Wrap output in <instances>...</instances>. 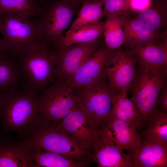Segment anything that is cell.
<instances>
[{
  "label": "cell",
  "mask_w": 167,
  "mask_h": 167,
  "mask_svg": "<svg viewBox=\"0 0 167 167\" xmlns=\"http://www.w3.org/2000/svg\"><path fill=\"white\" fill-rule=\"evenodd\" d=\"M130 152L134 167H167V143L141 139Z\"/></svg>",
  "instance_id": "2e32d148"
},
{
  "label": "cell",
  "mask_w": 167,
  "mask_h": 167,
  "mask_svg": "<svg viewBox=\"0 0 167 167\" xmlns=\"http://www.w3.org/2000/svg\"><path fill=\"white\" fill-rule=\"evenodd\" d=\"M80 2L82 5L84 3L87 2H89L95 0H77Z\"/></svg>",
  "instance_id": "1f68e13d"
},
{
  "label": "cell",
  "mask_w": 167,
  "mask_h": 167,
  "mask_svg": "<svg viewBox=\"0 0 167 167\" xmlns=\"http://www.w3.org/2000/svg\"><path fill=\"white\" fill-rule=\"evenodd\" d=\"M7 54H9L7 53L2 39L0 36V57Z\"/></svg>",
  "instance_id": "4dcf8cb0"
},
{
  "label": "cell",
  "mask_w": 167,
  "mask_h": 167,
  "mask_svg": "<svg viewBox=\"0 0 167 167\" xmlns=\"http://www.w3.org/2000/svg\"><path fill=\"white\" fill-rule=\"evenodd\" d=\"M0 33L12 56L30 45L43 43L39 20L34 17L0 14Z\"/></svg>",
  "instance_id": "5b68a950"
},
{
  "label": "cell",
  "mask_w": 167,
  "mask_h": 167,
  "mask_svg": "<svg viewBox=\"0 0 167 167\" xmlns=\"http://www.w3.org/2000/svg\"><path fill=\"white\" fill-rule=\"evenodd\" d=\"M103 16L113 15H124L131 11L130 0H103Z\"/></svg>",
  "instance_id": "83f0119b"
},
{
  "label": "cell",
  "mask_w": 167,
  "mask_h": 167,
  "mask_svg": "<svg viewBox=\"0 0 167 167\" xmlns=\"http://www.w3.org/2000/svg\"><path fill=\"white\" fill-rule=\"evenodd\" d=\"M71 90L98 129L107 121L112 106L113 94L106 74L89 85Z\"/></svg>",
  "instance_id": "52a82bcc"
},
{
  "label": "cell",
  "mask_w": 167,
  "mask_h": 167,
  "mask_svg": "<svg viewBox=\"0 0 167 167\" xmlns=\"http://www.w3.org/2000/svg\"><path fill=\"white\" fill-rule=\"evenodd\" d=\"M99 129L123 150L130 151L141 140V134L138 133L137 128L119 120L107 121Z\"/></svg>",
  "instance_id": "e0dca14e"
},
{
  "label": "cell",
  "mask_w": 167,
  "mask_h": 167,
  "mask_svg": "<svg viewBox=\"0 0 167 167\" xmlns=\"http://www.w3.org/2000/svg\"><path fill=\"white\" fill-rule=\"evenodd\" d=\"M59 122L42 121L38 127L21 140L30 150L54 152L74 161L87 160L88 153L62 128Z\"/></svg>",
  "instance_id": "3957f363"
},
{
  "label": "cell",
  "mask_w": 167,
  "mask_h": 167,
  "mask_svg": "<svg viewBox=\"0 0 167 167\" xmlns=\"http://www.w3.org/2000/svg\"><path fill=\"white\" fill-rule=\"evenodd\" d=\"M127 94H113L112 108L107 121L119 120L138 129L144 121L135 104L131 99L127 97Z\"/></svg>",
  "instance_id": "d6986e66"
},
{
  "label": "cell",
  "mask_w": 167,
  "mask_h": 167,
  "mask_svg": "<svg viewBox=\"0 0 167 167\" xmlns=\"http://www.w3.org/2000/svg\"><path fill=\"white\" fill-rule=\"evenodd\" d=\"M41 7L39 16L43 43L55 46L82 4L77 0H38Z\"/></svg>",
  "instance_id": "277c9868"
},
{
  "label": "cell",
  "mask_w": 167,
  "mask_h": 167,
  "mask_svg": "<svg viewBox=\"0 0 167 167\" xmlns=\"http://www.w3.org/2000/svg\"><path fill=\"white\" fill-rule=\"evenodd\" d=\"M101 129L97 130L87 160L98 167H134L129 154H126Z\"/></svg>",
  "instance_id": "8fae6325"
},
{
  "label": "cell",
  "mask_w": 167,
  "mask_h": 167,
  "mask_svg": "<svg viewBox=\"0 0 167 167\" xmlns=\"http://www.w3.org/2000/svg\"><path fill=\"white\" fill-rule=\"evenodd\" d=\"M117 52L109 50L103 43L73 74L59 79L71 89L89 85L106 74V70L113 65Z\"/></svg>",
  "instance_id": "9c48e42d"
},
{
  "label": "cell",
  "mask_w": 167,
  "mask_h": 167,
  "mask_svg": "<svg viewBox=\"0 0 167 167\" xmlns=\"http://www.w3.org/2000/svg\"><path fill=\"white\" fill-rule=\"evenodd\" d=\"M20 87L18 71L13 56L0 57V93Z\"/></svg>",
  "instance_id": "484cf974"
},
{
  "label": "cell",
  "mask_w": 167,
  "mask_h": 167,
  "mask_svg": "<svg viewBox=\"0 0 167 167\" xmlns=\"http://www.w3.org/2000/svg\"><path fill=\"white\" fill-rule=\"evenodd\" d=\"M103 0H95L84 3L65 35L71 34L83 28L97 23L103 17Z\"/></svg>",
  "instance_id": "44dd1931"
},
{
  "label": "cell",
  "mask_w": 167,
  "mask_h": 167,
  "mask_svg": "<svg viewBox=\"0 0 167 167\" xmlns=\"http://www.w3.org/2000/svg\"><path fill=\"white\" fill-rule=\"evenodd\" d=\"M103 43L101 37L89 42L68 46H56L51 49L56 64L58 78L73 74Z\"/></svg>",
  "instance_id": "30bf717a"
},
{
  "label": "cell",
  "mask_w": 167,
  "mask_h": 167,
  "mask_svg": "<svg viewBox=\"0 0 167 167\" xmlns=\"http://www.w3.org/2000/svg\"><path fill=\"white\" fill-rule=\"evenodd\" d=\"M105 23V21H99L94 24L79 29L71 34L62 36L54 46H70L96 40L103 35Z\"/></svg>",
  "instance_id": "7402d4cb"
},
{
  "label": "cell",
  "mask_w": 167,
  "mask_h": 167,
  "mask_svg": "<svg viewBox=\"0 0 167 167\" xmlns=\"http://www.w3.org/2000/svg\"><path fill=\"white\" fill-rule=\"evenodd\" d=\"M13 57L20 87L28 92L40 96L58 78L52 51L42 43L30 45Z\"/></svg>",
  "instance_id": "7a4b0ae2"
},
{
  "label": "cell",
  "mask_w": 167,
  "mask_h": 167,
  "mask_svg": "<svg viewBox=\"0 0 167 167\" xmlns=\"http://www.w3.org/2000/svg\"><path fill=\"white\" fill-rule=\"evenodd\" d=\"M124 17V15H113L107 17L103 36L105 45L111 51L117 52L119 50L118 49L123 45Z\"/></svg>",
  "instance_id": "603a6c76"
},
{
  "label": "cell",
  "mask_w": 167,
  "mask_h": 167,
  "mask_svg": "<svg viewBox=\"0 0 167 167\" xmlns=\"http://www.w3.org/2000/svg\"><path fill=\"white\" fill-rule=\"evenodd\" d=\"M167 69L153 70L139 66L130 91L144 122H147L157 109L158 95L167 85Z\"/></svg>",
  "instance_id": "8992f818"
},
{
  "label": "cell",
  "mask_w": 167,
  "mask_h": 167,
  "mask_svg": "<svg viewBox=\"0 0 167 167\" xmlns=\"http://www.w3.org/2000/svg\"><path fill=\"white\" fill-rule=\"evenodd\" d=\"M59 123L62 128L89 154L97 129L89 113L80 101Z\"/></svg>",
  "instance_id": "4fadbf2b"
},
{
  "label": "cell",
  "mask_w": 167,
  "mask_h": 167,
  "mask_svg": "<svg viewBox=\"0 0 167 167\" xmlns=\"http://www.w3.org/2000/svg\"><path fill=\"white\" fill-rule=\"evenodd\" d=\"M40 96L21 87L0 93V134L12 135L22 139L42 122Z\"/></svg>",
  "instance_id": "6da1fadb"
},
{
  "label": "cell",
  "mask_w": 167,
  "mask_h": 167,
  "mask_svg": "<svg viewBox=\"0 0 167 167\" xmlns=\"http://www.w3.org/2000/svg\"><path fill=\"white\" fill-rule=\"evenodd\" d=\"M158 109L163 112H167V86H165L161 90L157 98L156 106Z\"/></svg>",
  "instance_id": "f1b7e54d"
},
{
  "label": "cell",
  "mask_w": 167,
  "mask_h": 167,
  "mask_svg": "<svg viewBox=\"0 0 167 167\" xmlns=\"http://www.w3.org/2000/svg\"><path fill=\"white\" fill-rule=\"evenodd\" d=\"M150 5L138 12L136 19L145 23L154 31L159 32L158 30L163 26L165 22L164 13L160 10L151 7Z\"/></svg>",
  "instance_id": "4316f807"
},
{
  "label": "cell",
  "mask_w": 167,
  "mask_h": 167,
  "mask_svg": "<svg viewBox=\"0 0 167 167\" xmlns=\"http://www.w3.org/2000/svg\"><path fill=\"white\" fill-rule=\"evenodd\" d=\"M151 0H130L131 11L138 12L151 4Z\"/></svg>",
  "instance_id": "f546056e"
},
{
  "label": "cell",
  "mask_w": 167,
  "mask_h": 167,
  "mask_svg": "<svg viewBox=\"0 0 167 167\" xmlns=\"http://www.w3.org/2000/svg\"><path fill=\"white\" fill-rule=\"evenodd\" d=\"M72 90L58 78L40 95L42 121L59 122L79 103Z\"/></svg>",
  "instance_id": "ba28073f"
},
{
  "label": "cell",
  "mask_w": 167,
  "mask_h": 167,
  "mask_svg": "<svg viewBox=\"0 0 167 167\" xmlns=\"http://www.w3.org/2000/svg\"><path fill=\"white\" fill-rule=\"evenodd\" d=\"M0 167H37L30 150L21 139L0 134Z\"/></svg>",
  "instance_id": "5bb4252c"
},
{
  "label": "cell",
  "mask_w": 167,
  "mask_h": 167,
  "mask_svg": "<svg viewBox=\"0 0 167 167\" xmlns=\"http://www.w3.org/2000/svg\"><path fill=\"white\" fill-rule=\"evenodd\" d=\"M41 12L38 0H0V14L39 17Z\"/></svg>",
  "instance_id": "d4e9b609"
},
{
  "label": "cell",
  "mask_w": 167,
  "mask_h": 167,
  "mask_svg": "<svg viewBox=\"0 0 167 167\" xmlns=\"http://www.w3.org/2000/svg\"><path fill=\"white\" fill-rule=\"evenodd\" d=\"M123 45L131 49L140 45L161 37L164 34L154 31L139 20L125 16Z\"/></svg>",
  "instance_id": "ac0fdd59"
},
{
  "label": "cell",
  "mask_w": 167,
  "mask_h": 167,
  "mask_svg": "<svg viewBox=\"0 0 167 167\" xmlns=\"http://www.w3.org/2000/svg\"><path fill=\"white\" fill-rule=\"evenodd\" d=\"M148 126L141 134V139L167 143V113L157 109L147 121Z\"/></svg>",
  "instance_id": "cb8c5ba5"
},
{
  "label": "cell",
  "mask_w": 167,
  "mask_h": 167,
  "mask_svg": "<svg viewBox=\"0 0 167 167\" xmlns=\"http://www.w3.org/2000/svg\"><path fill=\"white\" fill-rule=\"evenodd\" d=\"M130 49L137 58L139 66L153 70L167 69V40L165 33L159 39Z\"/></svg>",
  "instance_id": "9a60e30c"
},
{
  "label": "cell",
  "mask_w": 167,
  "mask_h": 167,
  "mask_svg": "<svg viewBox=\"0 0 167 167\" xmlns=\"http://www.w3.org/2000/svg\"><path fill=\"white\" fill-rule=\"evenodd\" d=\"M137 59L129 49L119 50L113 66L106 71L107 79L113 94H127L135 79Z\"/></svg>",
  "instance_id": "7c38bea8"
},
{
  "label": "cell",
  "mask_w": 167,
  "mask_h": 167,
  "mask_svg": "<svg viewBox=\"0 0 167 167\" xmlns=\"http://www.w3.org/2000/svg\"><path fill=\"white\" fill-rule=\"evenodd\" d=\"M30 152L37 167H84L88 166L87 160L74 161L60 154L37 149H31Z\"/></svg>",
  "instance_id": "ffe728a7"
}]
</instances>
